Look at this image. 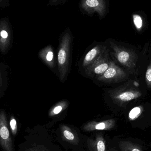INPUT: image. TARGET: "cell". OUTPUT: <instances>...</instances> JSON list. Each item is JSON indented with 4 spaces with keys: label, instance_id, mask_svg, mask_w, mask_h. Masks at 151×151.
<instances>
[{
    "label": "cell",
    "instance_id": "22",
    "mask_svg": "<svg viewBox=\"0 0 151 151\" xmlns=\"http://www.w3.org/2000/svg\"><path fill=\"white\" fill-rule=\"evenodd\" d=\"M1 84H2L1 76V73H0V93H1Z\"/></svg>",
    "mask_w": 151,
    "mask_h": 151
},
{
    "label": "cell",
    "instance_id": "9",
    "mask_svg": "<svg viewBox=\"0 0 151 151\" xmlns=\"http://www.w3.org/2000/svg\"><path fill=\"white\" fill-rule=\"evenodd\" d=\"M11 31L6 20L0 21V50L2 53L7 51L10 43Z\"/></svg>",
    "mask_w": 151,
    "mask_h": 151
},
{
    "label": "cell",
    "instance_id": "1",
    "mask_svg": "<svg viewBox=\"0 0 151 151\" xmlns=\"http://www.w3.org/2000/svg\"><path fill=\"white\" fill-rule=\"evenodd\" d=\"M135 83L129 81L118 88L110 90L109 96L113 102L119 106H124L130 101L141 97L142 91Z\"/></svg>",
    "mask_w": 151,
    "mask_h": 151
},
{
    "label": "cell",
    "instance_id": "15",
    "mask_svg": "<svg viewBox=\"0 0 151 151\" xmlns=\"http://www.w3.org/2000/svg\"><path fill=\"white\" fill-rule=\"evenodd\" d=\"M69 102L66 100H63L56 104L50 110L49 116L50 117L57 116L69 106Z\"/></svg>",
    "mask_w": 151,
    "mask_h": 151
},
{
    "label": "cell",
    "instance_id": "11",
    "mask_svg": "<svg viewBox=\"0 0 151 151\" xmlns=\"http://www.w3.org/2000/svg\"><path fill=\"white\" fill-rule=\"evenodd\" d=\"M58 148L52 143L47 134L46 138L44 137V141L33 143L25 151H59Z\"/></svg>",
    "mask_w": 151,
    "mask_h": 151
},
{
    "label": "cell",
    "instance_id": "19",
    "mask_svg": "<svg viewBox=\"0 0 151 151\" xmlns=\"http://www.w3.org/2000/svg\"><path fill=\"white\" fill-rule=\"evenodd\" d=\"M145 81L147 87L151 89V61L147 67L145 73Z\"/></svg>",
    "mask_w": 151,
    "mask_h": 151
},
{
    "label": "cell",
    "instance_id": "5",
    "mask_svg": "<svg viewBox=\"0 0 151 151\" xmlns=\"http://www.w3.org/2000/svg\"><path fill=\"white\" fill-rule=\"evenodd\" d=\"M110 62L109 49L107 48L92 64L86 68L85 73L91 77L99 76L108 69Z\"/></svg>",
    "mask_w": 151,
    "mask_h": 151
},
{
    "label": "cell",
    "instance_id": "14",
    "mask_svg": "<svg viewBox=\"0 0 151 151\" xmlns=\"http://www.w3.org/2000/svg\"><path fill=\"white\" fill-rule=\"evenodd\" d=\"M39 56L47 66L51 69L55 65V59L53 48L49 45L42 49L39 53Z\"/></svg>",
    "mask_w": 151,
    "mask_h": 151
},
{
    "label": "cell",
    "instance_id": "18",
    "mask_svg": "<svg viewBox=\"0 0 151 151\" xmlns=\"http://www.w3.org/2000/svg\"><path fill=\"white\" fill-rule=\"evenodd\" d=\"M10 128L11 130L12 133L13 135L15 136L17 133V121L14 118V116H12L9 122Z\"/></svg>",
    "mask_w": 151,
    "mask_h": 151
},
{
    "label": "cell",
    "instance_id": "24",
    "mask_svg": "<svg viewBox=\"0 0 151 151\" xmlns=\"http://www.w3.org/2000/svg\"><path fill=\"white\" fill-rule=\"evenodd\" d=\"M2 1V0H0V3Z\"/></svg>",
    "mask_w": 151,
    "mask_h": 151
},
{
    "label": "cell",
    "instance_id": "13",
    "mask_svg": "<svg viewBox=\"0 0 151 151\" xmlns=\"http://www.w3.org/2000/svg\"><path fill=\"white\" fill-rule=\"evenodd\" d=\"M63 139L70 144L77 145L80 143V139L76 131L65 125H62L60 127Z\"/></svg>",
    "mask_w": 151,
    "mask_h": 151
},
{
    "label": "cell",
    "instance_id": "7",
    "mask_svg": "<svg viewBox=\"0 0 151 151\" xmlns=\"http://www.w3.org/2000/svg\"><path fill=\"white\" fill-rule=\"evenodd\" d=\"M0 146L4 151H14L7 117L4 111H0Z\"/></svg>",
    "mask_w": 151,
    "mask_h": 151
},
{
    "label": "cell",
    "instance_id": "12",
    "mask_svg": "<svg viewBox=\"0 0 151 151\" xmlns=\"http://www.w3.org/2000/svg\"><path fill=\"white\" fill-rule=\"evenodd\" d=\"M87 144L89 151H107L106 140L102 133H98L94 138H88Z\"/></svg>",
    "mask_w": 151,
    "mask_h": 151
},
{
    "label": "cell",
    "instance_id": "2",
    "mask_svg": "<svg viewBox=\"0 0 151 151\" xmlns=\"http://www.w3.org/2000/svg\"><path fill=\"white\" fill-rule=\"evenodd\" d=\"M71 42V33L70 29H67L61 38L58 53V71L61 81L65 79L69 70Z\"/></svg>",
    "mask_w": 151,
    "mask_h": 151
},
{
    "label": "cell",
    "instance_id": "17",
    "mask_svg": "<svg viewBox=\"0 0 151 151\" xmlns=\"http://www.w3.org/2000/svg\"><path fill=\"white\" fill-rule=\"evenodd\" d=\"M134 24L138 31H141L143 27V20L141 16L137 14L133 15Z\"/></svg>",
    "mask_w": 151,
    "mask_h": 151
},
{
    "label": "cell",
    "instance_id": "23",
    "mask_svg": "<svg viewBox=\"0 0 151 151\" xmlns=\"http://www.w3.org/2000/svg\"><path fill=\"white\" fill-rule=\"evenodd\" d=\"M119 151L118 150L115 149V148H110L109 150H108V151Z\"/></svg>",
    "mask_w": 151,
    "mask_h": 151
},
{
    "label": "cell",
    "instance_id": "6",
    "mask_svg": "<svg viewBox=\"0 0 151 151\" xmlns=\"http://www.w3.org/2000/svg\"><path fill=\"white\" fill-rule=\"evenodd\" d=\"M80 8L89 15L97 12L100 19L105 17L107 10L106 0H82Z\"/></svg>",
    "mask_w": 151,
    "mask_h": 151
},
{
    "label": "cell",
    "instance_id": "3",
    "mask_svg": "<svg viewBox=\"0 0 151 151\" xmlns=\"http://www.w3.org/2000/svg\"><path fill=\"white\" fill-rule=\"evenodd\" d=\"M109 43L115 58L121 65L129 70L135 69L138 57L134 50L117 45L111 40Z\"/></svg>",
    "mask_w": 151,
    "mask_h": 151
},
{
    "label": "cell",
    "instance_id": "10",
    "mask_svg": "<svg viewBox=\"0 0 151 151\" xmlns=\"http://www.w3.org/2000/svg\"><path fill=\"white\" fill-rule=\"evenodd\" d=\"M106 48L107 47L106 46L98 44L91 49L85 55L83 58V67L86 69L92 64Z\"/></svg>",
    "mask_w": 151,
    "mask_h": 151
},
{
    "label": "cell",
    "instance_id": "16",
    "mask_svg": "<svg viewBox=\"0 0 151 151\" xmlns=\"http://www.w3.org/2000/svg\"><path fill=\"white\" fill-rule=\"evenodd\" d=\"M119 147L122 151H143L139 145L128 141L120 142Z\"/></svg>",
    "mask_w": 151,
    "mask_h": 151
},
{
    "label": "cell",
    "instance_id": "20",
    "mask_svg": "<svg viewBox=\"0 0 151 151\" xmlns=\"http://www.w3.org/2000/svg\"><path fill=\"white\" fill-rule=\"evenodd\" d=\"M142 108L137 107L131 110L129 114V117L131 119H134L137 118L142 112Z\"/></svg>",
    "mask_w": 151,
    "mask_h": 151
},
{
    "label": "cell",
    "instance_id": "4",
    "mask_svg": "<svg viewBox=\"0 0 151 151\" xmlns=\"http://www.w3.org/2000/svg\"><path fill=\"white\" fill-rule=\"evenodd\" d=\"M127 77L126 72L111 60L108 69L102 75L96 77V79L105 83H116L124 81Z\"/></svg>",
    "mask_w": 151,
    "mask_h": 151
},
{
    "label": "cell",
    "instance_id": "25",
    "mask_svg": "<svg viewBox=\"0 0 151 151\" xmlns=\"http://www.w3.org/2000/svg\"><path fill=\"white\" fill-rule=\"evenodd\" d=\"M77 151V150H76V151Z\"/></svg>",
    "mask_w": 151,
    "mask_h": 151
},
{
    "label": "cell",
    "instance_id": "21",
    "mask_svg": "<svg viewBox=\"0 0 151 151\" xmlns=\"http://www.w3.org/2000/svg\"><path fill=\"white\" fill-rule=\"evenodd\" d=\"M67 1L68 0H50L48 5H51V6L58 5Z\"/></svg>",
    "mask_w": 151,
    "mask_h": 151
},
{
    "label": "cell",
    "instance_id": "8",
    "mask_svg": "<svg viewBox=\"0 0 151 151\" xmlns=\"http://www.w3.org/2000/svg\"><path fill=\"white\" fill-rule=\"evenodd\" d=\"M116 121L114 119H109L100 122L93 121L86 123L82 127V129L86 132L96 130H109L114 127Z\"/></svg>",
    "mask_w": 151,
    "mask_h": 151
}]
</instances>
